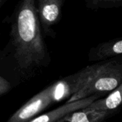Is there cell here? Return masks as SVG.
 <instances>
[{"label": "cell", "instance_id": "11", "mask_svg": "<svg viewBox=\"0 0 122 122\" xmlns=\"http://www.w3.org/2000/svg\"><path fill=\"white\" fill-rule=\"evenodd\" d=\"M4 0H0V7L1 6V5H2V4L4 3Z\"/></svg>", "mask_w": 122, "mask_h": 122}, {"label": "cell", "instance_id": "6", "mask_svg": "<svg viewBox=\"0 0 122 122\" xmlns=\"http://www.w3.org/2000/svg\"><path fill=\"white\" fill-rule=\"evenodd\" d=\"M122 53V39H113L92 47L89 51L88 57L91 61H102L121 55Z\"/></svg>", "mask_w": 122, "mask_h": 122}, {"label": "cell", "instance_id": "4", "mask_svg": "<svg viewBox=\"0 0 122 122\" xmlns=\"http://www.w3.org/2000/svg\"><path fill=\"white\" fill-rule=\"evenodd\" d=\"M99 97V95H94L81 100L72 102L70 103H65L62 106L52 111H50L48 113L38 116L27 122H56L60 118L69 113L85 109Z\"/></svg>", "mask_w": 122, "mask_h": 122}, {"label": "cell", "instance_id": "8", "mask_svg": "<svg viewBox=\"0 0 122 122\" xmlns=\"http://www.w3.org/2000/svg\"><path fill=\"white\" fill-rule=\"evenodd\" d=\"M109 114L110 112L84 109L69 113L56 122H103Z\"/></svg>", "mask_w": 122, "mask_h": 122}, {"label": "cell", "instance_id": "7", "mask_svg": "<svg viewBox=\"0 0 122 122\" xmlns=\"http://www.w3.org/2000/svg\"><path fill=\"white\" fill-rule=\"evenodd\" d=\"M122 102V85H120L112 91L106 98L97 99L85 109L92 111L109 112L110 111L117 109L121 105Z\"/></svg>", "mask_w": 122, "mask_h": 122}, {"label": "cell", "instance_id": "2", "mask_svg": "<svg viewBox=\"0 0 122 122\" xmlns=\"http://www.w3.org/2000/svg\"><path fill=\"white\" fill-rule=\"evenodd\" d=\"M122 64L116 61L92 65L84 86L65 103L86 99L102 93L112 92L122 85Z\"/></svg>", "mask_w": 122, "mask_h": 122}, {"label": "cell", "instance_id": "3", "mask_svg": "<svg viewBox=\"0 0 122 122\" xmlns=\"http://www.w3.org/2000/svg\"><path fill=\"white\" fill-rule=\"evenodd\" d=\"M54 104L50 86L41 91L21 107L6 122H27Z\"/></svg>", "mask_w": 122, "mask_h": 122}, {"label": "cell", "instance_id": "9", "mask_svg": "<svg viewBox=\"0 0 122 122\" xmlns=\"http://www.w3.org/2000/svg\"><path fill=\"white\" fill-rule=\"evenodd\" d=\"M122 5V0H91L86 2V7L92 9L115 8Z\"/></svg>", "mask_w": 122, "mask_h": 122}, {"label": "cell", "instance_id": "1", "mask_svg": "<svg viewBox=\"0 0 122 122\" xmlns=\"http://www.w3.org/2000/svg\"><path fill=\"white\" fill-rule=\"evenodd\" d=\"M9 66L21 79L31 78L50 61L41 31L36 1L24 0L16 6L11 19L10 39L3 51Z\"/></svg>", "mask_w": 122, "mask_h": 122}, {"label": "cell", "instance_id": "5", "mask_svg": "<svg viewBox=\"0 0 122 122\" xmlns=\"http://www.w3.org/2000/svg\"><path fill=\"white\" fill-rule=\"evenodd\" d=\"M62 0H39L37 2V14L40 25L47 32L50 27L60 19Z\"/></svg>", "mask_w": 122, "mask_h": 122}, {"label": "cell", "instance_id": "10", "mask_svg": "<svg viewBox=\"0 0 122 122\" xmlns=\"http://www.w3.org/2000/svg\"><path fill=\"white\" fill-rule=\"evenodd\" d=\"M11 87L12 86L10 81L0 75V96L8 93L11 90Z\"/></svg>", "mask_w": 122, "mask_h": 122}]
</instances>
